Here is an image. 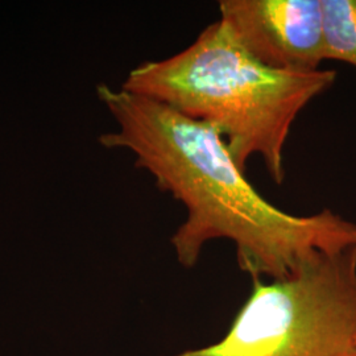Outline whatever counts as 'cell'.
<instances>
[{
	"label": "cell",
	"mask_w": 356,
	"mask_h": 356,
	"mask_svg": "<svg viewBox=\"0 0 356 356\" xmlns=\"http://www.w3.org/2000/svg\"><path fill=\"white\" fill-rule=\"evenodd\" d=\"M97 95L116 123L99 144L132 153L135 166L152 176L159 191L186 209L170 238L181 266L194 267L207 243L227 239L251 279L280 280L316 252L356 245L355 222L330 209L300 216L270 204L216 128L122 88L101 83Z\"/></svg>",
	"instance_id": "1"
},
{
	"label": "cell",
	"mask_w": 356,
	"mask_h": 356,
	"mask_svg": "<svg viewBox=\"0 0 356 356\" xmlns=\"http://www.w3.org/2000/svg\"><path fill=\"white\" fill-rule=\"evenodd\" d=\"M335 81L337 72L327 69L292 73L268 67L218 20L184 51L132 69L120 88L216 128L242 170L259 156L281 185L294 120Z\"/></svg>",
	"instance_id": "2"
},
{
	"label": "cell",
	"mask_w": 356,
	"mask_h": 356,
	"mask_svg": "<svg viewBox=\"0 0 356 356\" xmlns=\"http://www.w3.org/2000/svg\"><path fill=\"white\" fill-rule=\"evenodd\" d=\"M173 356H356V245L316 252L285 279H252L219 342Z\"/></svg>",
	"instance_id": "3"
},
{
	"label": "cell",
	"mask_w": 356,
	"mask_h": 356,
	"mask_svg": "<svg viewBox=\"0 0 356 356\" xmlns=\"http://www.w3.org/2000/svg\"><path fill=\"white\" fill-rule=\"evenodd\" d=\"M220 22L254 60L307 73L326 61L321 0H220Z\"/></svg>",
	"instance_id": "4"
},
{
	"label": "cell",
	"mask_w": 356,
	"mask_h": 356,
	"mask_svg": "<svg viewBox=\"0 0 356 356\" xmlns=\"http://www.w3.org/2000/svg\"><path fill=\"white\" fill-rule=\"evenodd\" d=\"M326 61L356 67V0H321Z\"/></svg>",
	"instance_id": "5"
}]
</instances>
